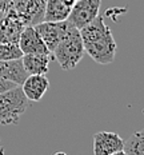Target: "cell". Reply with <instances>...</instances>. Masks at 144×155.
Returning a JSON list of instances; mask_svg holds the SVG:
<instances>
[{"instance_id": "cell-11", "label": "cell", "mask_w": 144, "mask_h": 155, "mask_svg": "<svg viewBox=\"0 0 144 155\" xmlns=\"http://www.w3.org/2000/svg\"><path fill=\"white\" fill-rule=\"evenodd\" d=\"M50 62L51 54H27L21 58V63L28 75H46Z\"/></svg>"}, {"instance_id": "cell-8", "label": "cell", "mask_w": 144, "mask_h": 155, "mask_svg": "<svg viewBox=\"0 0 144 155\" xmlns=\"http://www.w3.org/2000/svg\"><path fill=\"white\" fill-rule=\"evenodd\" d=\"M124 148V140L116 132L100 131L94 135V155H111Z\"/></svg>"}, {"instance_id": "cell-1", "label": "cell", "mask_w": 144, "mask_h": 155, "mask_svg": "<svg viewBox=\"0 0 144 155\" xmlns=\"http://www.w3.org/2000/svg\"><path fill=\"white\" fill-rule=\"evenodd\" d=\"M79 31L85 54H88L94 62L101 66L114 62L117 46L111 28L104 23V19L100 15Z\"/></svg>"}, {"instance_id": "cell-2", "label": "cell", "mask_w": 144, "mask_h": 155, "mask_svg": "<svg viewBox=\"0 0 144 155\" xmlns=\"http://www.w3.org/2000/svg\"><path fill=\"white\" fill-rule=\"evenodd\" d=\"M84 54L85 51L84 46H83L82 36H80V31L69 24L67 35L52 51L53 59H56L62 70L69 71L73 70L80 63Z\"/></svg>"}, {"instance_id": "cell-18", "label": "cell", "mask_w": 144, "mask_h": 155, "mask_svg": "<svg viewBox=\"0 0 144 155\" xmlns=\"http://www.w3.org/2000/svg\"><path fill=\"white\" fill-rule=\"evenodd\" d=\"M63 2L66 3L67 5H69V7L72 8V5H73V4H75V3H76V0H63Z\"/></svg>"}, {"instance_id": "cell-20", "label": "cell", "mask_w": 144, "mask_h": 155, "mask_svg": "<svg viewBox=\"0 0 144 155\" xmlns=\"http://www.w3.org/2000/svg\"><path fill=\"white\" fill-rule=\"evenodd\" d=\"M53 155H67L66 153H63V151H57V153H55Z\"/></svg>"}, {"instance_id": "cell-7", "label": "cell", "mask_w": 144, "mask_h": 155, "mask_svg": "<svg viewBox=\"0 0 144 155\" xmlns=\"http://www.w3.org/2000/svg\"><path fill=\"white\" fill-rule=\"evenodd\" d=\"M24 27L14 7L5 11L0 20V43H18Z\"/></svg>"}, {"instance_id": "cell-5", "label": "cell", "mask_w": 144, "mask_h": 155, "mask_svg": "<svg viewBox=\"0 0 144 155\" xmlns=\"http://www.w3.org/2000/svg\"><path fill=\"white\" fill-rule=\"evenodd\" d=\"M47 0H12V7L24 25H37L44 21Z\"/></svg>"}, {"instance_id": "cell-4", "label": "cell", "mask_w": 144, "mask_h": 155, "mask_svg": "<svg viewBox=\"0 0 144 155\" xmlns=\"http://www.w3.org/2000/svg\"><path fill=\"white\" fill-rule=\"evenodd\" d=\"M100 5L101 0H76L67 18V21L78 30H82L99 16Z\"/></svg>"}, {"instance_id": "cell-13", "label": "cell", "mask_w": 144, "mask_h": 155, "mask_svg": "<svg viewBox=\"0 0 144 155\" xmlns=\"http://www.w3.org/2000/svg\"><path fill=\"white\" fill-rule=\"evenodd\" d=\"M71 7L67 5L63 0H47L44 21H64L67 20Z\"/></svg>"}, {"instance_id": "cell-6", "label": "cell", "mask_w": 144, "mask_h": 155, "mask_svg": "<svg viewBox=\"0 0 144 155\" xmlns=\"http://www.w3.org/2000/svg\"><path fill=\"white\" fill-rule=\"evenodd\" d=\"M36 31L46 43L51 54L56 48V46L64 39L67 35V31L69 28V23L67 20L64 21H43V23L35 25Z\"/></svg>"}, {"instance_id": "cell-9", "label": "cell", "mask_w": 144, "mask_h": 155, "mask_svg": "<svg viewBox=\"0 0 144 155\" xmlns=\"http://www.w3.org/2000/svg\"><path fill=\"white\" fill-rule=\"evenodd\" d=\"M18 44H19V48L21 50V52H23V55L51 54L50 51H48L46 43H44L41 36L39 35V32L36 31V28H35L34 25H27V27H24Z\"/></svg>"}, {"instance_id": "cell-19", "label": "cell", "mask_w": 144, "mask_h": 155, "mask_svg": "<svg viewBox=\"0 0 144 155\" xmlns=\"http://www.w3.org/2000/svg\"><path fill=\"white\" fill-rule=\"evenodd\" d=\"M111 155H127V154L124 153V150H121V151H117V153H114V154H111Z\"/></svg>"}, {"instance_id": "cell-21", "label": "cell", "mask_w": 144, "mask_h": 155, "mask_svg": "<svg viewBox=\"0 0 144 155\" xmlns=\"http://www.w3.org/2000/svg\"><path fill=\"white\" fill-rule=\"evenodd\" d=\"M0 155H4V148L0 146Z\"/></svg>"}, {"instance_id": "cell-15", "label": "cell", "mask_w": 144, "mask_h": 155, "mask_svg": "<svg viewBox=\"0 0 144 155\" xmlns=\"http://www.w3.org/2000/svg\"><path fill=\"white\" fill-rule=\"evenodd\" d=\"M23 58L18 43H0V60H16Z\"/></svg>"}, {"instance_id": "cell-17", "label": "cell", "mask_w": 144, "mask_h": 155, "mask_svg": "<svg viewBox=\"0 0 144 155\" xmlns=\"http://www.w3.org/2000/svg\"><path fill=\"white\" fill-rule=\"evenodd\" d=\"M12 8V0H0V12H5Z\"/></svg>"}, {"instance_id": "cell-14", "label": "cell", "mask_w": 144, "mask_h": 155, "mask_svg": "<svg viewBox=\"0 0 144 155\" xmlns=\"http://www.w3.org/2000/svg\"><path fill=\"white\" fill-rule=\"evenodd\" d=\"M123 150L127 155H144V128L135 131L127 140H124Z\"/></svg>"}, {"instance_id": "cell-3", "label": "cell", "mask_w": 144, "mask_h": 155, "mask_svg": "<svg viewBox=\"0 0 144 155\" xmlns=\"http://www.w3.org/2000/svg\"><path fill=\"white\" fill-rule=\"evenodd\" d=\"M30 107V101L20 86L0 94V124H16Z\"/></svg>"}, {"instance_id": "cell-12", "label": "cell", "mask_w": 144, "mask_h": 155, "mask_svg": "<svg viewBox=\"0 0 144 155\" xmlns=\"http://www.w3.org/2000/svg\"><path fill=\"white\" fill-rule=\"evenodd\" d=\"M27 76L28 74L25 72L21 59L0 60V78L14 82L18 86H21Z\"/></svg>"}, {"instance_id": "cell-16", "label": "cell", "mask_w": 144, "mask_h": 155, "mask_svg": "<svg viewBox=\"0 0 144 155\" xmlns=\"http://www.w3.org/2000/svg\"><path fill=\"white\" fill-rule=\"evenodd\" d=\"M18 84H15L14 82H9L7 79H3V78H0V94L8 91V90L11 88H15V87Z\"/></svg>"}, {"instance_id": "cell-10", "label": "cell", "mask_w": 144, "mask_h": 155, "mask_svg": "<svg viewBox=\"0 0 144 155\" xmlns=\"http://www.w3.org/2000/svg\"><path fill=\"white\" fill-rule=\"evenodd\" d=\"M20 87L30 102H40L50 88V80L46 75H28Z\"/></svg>"}]
</instances>
